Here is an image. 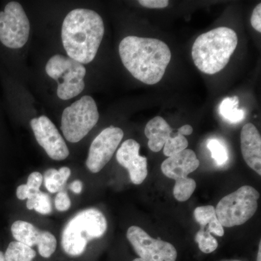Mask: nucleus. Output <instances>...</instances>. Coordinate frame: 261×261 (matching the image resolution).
Here are the masks:
<instances>
[{
	"label": "nucleus",
	"mask_w": 261,
	"mask_h": 261,
	"mask_svg": "<svg viewBox=\"0 0 261 261\" xmlns=\"http://www.w3.org/2000/svg\"><path fill=\"white\" fill-rule=\"evenodd\" d=\"M27 207L29 210H34L42 215L49 214L53 211L50 197L41 190L31 193L27 199Z\"/></svg>",
	"instance_id": "obj_21"
},
{
	"label": "nucleus",
	"mask_w": 261,
	"mask_h": 261,
	"mask_svg": "<svg viewBox=\"0 0 261 261\" xmlns=\"http://www.w3.org/2000/svg\"><path fill=\"white\" fill-rule=\"evenodd\" d=\"M260 195L254 187L243 186L225 196L216 207V214L223 227L240 226L249 221L257 209Z\"/></svg>",
	"instance_id": "obj_5"
},
{
	"label": "nucleus",
	"mask_w": 261,
	"mask_h": 261,
	"mask_svg": "<svg viewBox=\"0 0 261 261\" xmlns=\"http://www.w3.org/2000/svg\"><path fill=\"white\" fill-rule=\"evenodd\" d=\"M177 130V134L169 142L165 144L163 147V153L167 157H171L173 154L178 153L188 147V140L185 136L180 134L178 130Z\"/></svg>",
	"instance_id": "obj_24"
},
{
	"label": "nucleus",
	"mask_w": 261,
	"mask_h": 261,
	"mask_svg": "<svg viewBox=\"0 0 261 261\" xmlns=\"http://www.w3.org/2000/svg\"><path fill=\"white\" fill-rule=\"evenodd\" d=\"M31 127L38 143L55 161H63L69 155V149L59 130L48 117L33 118Z\"/></svg>",
	"instance_id": "obj_12"
},
{
	"label": "nucleus",
	"mask_w": 261,
	"mask_h": 261,
	"mask_svg": "<svg viewBox=\"0 0 261 261\" xmlns=\"http://www.w3.org/2000/svg\"><path fill=\"white\" fill-rule=\"evenodd\" d=\"M251 25L257 32H261V4L255 7L251 16Z\"/></svg>",
	"instance_id": "obj_28"
},
{
	"label": "nucleus",
	"mask_w": 261,
	"mask_h": 261,
	"mask_svg": "<svg viewBox=\"0 0 261 261\" xmlns=\"http://www.w3.org/2000/svg\"><path fill=\"white\" fill-rule=\"evenodd\" d=\"M32 192L33 190H30L27 185H20V186L17 188V197L20 200H27L29 195H31Z\"/></svg>",
	"instance_id": "obj_29"
},
{
	"label": "nucleus",
	"mask_w": 261,
	"mask_h": 261,
	"mask_svg": "<svg viewBox=\"0 0 261 261\" xmlns=\"http://www.w3.org/2000/svg\"><path fill=\"white\" fill-rule=\"evenodd\" d=\"M37 255L35 250L19 242H12L5 253V261H32Z\"/></svg>",
	"instance_id": "obj_19"
},
{
	"label": "nucleus",
	"mask_w": 261,
	"mask_h": 261,
	"mask_svg": "<svg viewBox=\"0 0 261 261\" xmlns=\"http://www.w3.org/2000/svg\"><path fill=\"white\" fill-rule=\"evenodd\" d=\"M195 240L198 244L199 248L204 253H211L219 246L217 240L205 228L202 227L197 233Z\"/></svg>",
	"instance_id": "obj_22"
},
{
	"label": "nucleus",
	"mask_w": 261,
	"mask_h": 261,
	"mask_svg": "<svg viewBox=\"0 0 261 261\" xmlns=\"http://www.w3.org/2000/svg\"><path fill=\"white\" fill-rule=\"evenodd\" d=\"M43 179L44 178H43L42 175L38 171H35L29 175L27 185L33 191H38V190H40L39 189L42 186Z\"/></svg>",
	"instance_id": "obj_26"
},
{
	"label": "nucleus",
	"mask_w": 261,
	"mask_h": 261,
	"mask_svg": "<svg viewBox=\"0 0 261 261\" xmlns=\"http://www.w3.org/2000/svg\"><path fill=\"white\" fill-rule=\"evenodd\" d=\"M132 261H145V260H142V259H141V258H136V259H135V260H132Z\"/></svg>",
	"instance_id": "obj_34"
},
{
	"label": "nucleus",
	"mask_w": 261,
	"mask_h": 261,
	"mask_svg": "<svg viewBox=\"0 0 261 261\" xmlns=\"http://www.w3.org/2000/svg\"><path fill=\"white\" fill-rule=\"evenodd\" d=\"M200 166V161L195 152L186 149L168 157L161 165V171L168 178L175 180L173 196L178 202H185L191 197L195 192L196 181L187 177Z\"/></svg>",
	"instance_id": "obj_8"
},
{
	"label": "nucleus",
	"mask_w": 261,
	"mask_h": 261,
	"mask_svg": "<svg viewBox=\"0 0 261 261\" xmlns=\"http://www.w3.org/2000/svg\"><path fill=\"white\" fill-rule=\"evenodd\" d=\"M105 33L100 15L89 9H75L65 17L62 25V42L69 58L88 64L97 55Z\"/></svg>",
	"instance_id": "obj_2"
},
{
	"label": "nucleus",
	"mask_w": 261,
	"mask_h": 261,
	"mask_svg": "<svg viewBox=\"0 0 261 261\" xmlns=\"http://www.w3.org/2000/svg\"><path fill=\"white\" fill-rule=\"evenodd\" d=\"M177 132L174 133L173 128L162 117H154L147 123L145 129V136L148 139L149 148L152 152H160L165 144L169 142Z\"/></svg>",
	"instance_id": "obj_16"
},
{
	"label": "nucleus",
	"mask_w": 261,
	"mask_h": 261,
	"mask_svg": "<svg viewBox=\"0 0 261 261\" xmlns=\"http://www.w3.org/2000/svg\"><path fill=\"white\" fill-rule=\"evenodd\" d=\"M140 144L129 139L122 144L116 154L117 161L128 170L130 181L136 185L142 184L148 174L147 158L140 155Z\"/></svg>",
	"instance_id": "obj_14"
},
{
	"label": "nucleus",
	"mask_w": 261,
	"mask_h": 261,
	"mask_svg": "<svg viewBox=\"0 0 261 261\" xmlns=\"http://www.w3.org/2000/svg\"><path fill=\"white\" fill-rule=\"evenodd\" d=\"M99 118L93 98L83 96L63 111L61 128L65 138L72 143L80 142L96 126Z\"/></svg>",
	"instance_id": "obj_6"
},
{
	"label": "nucleus",
	"mask_w": 261,
	"mask_h": 261,
	"mask_svg": "<svg viewBox=\"0 0 261 261\" xmlns=\"http://www.w3.org/2000/svg\"><path fill=\"white\" fill-rule=\"evenodd\" d=\"M30 23L23 7L10 2L0 12V41L10 49L23 47L28 42Z\"/></svg>",
	"instance_id": "obj_9"
},
{
	"label": "nucleus",
	"mask_w": 261,
	"mask_h": 261,
	"mask_svg": "<svg viewBox=\"0 0 261 261\" xmlns=\"http://www.w3.org/2000/svg\"><path fill=\"white\" fill-rule=\"evenodd\" d=\"M124 133L121 128L111 126L105 128L94 139L89 148L86 165L92 173H97L112 159Z\"/></svg>",
	"instance_id": "obj_11"
},
{
	"label": "nucleus",
	"mask_w": 261,
	"mask_h": 261,
	"mask_svg": "<svg viewBox=\"0 0 261 261\" xmlns=\"http://www.w3.org/2000/svg\"><path fill=\"white\" fill-rule=\"evenodd\" d=\"M239 98L237 96L225 98L220 106V113L225 120L230 123H236L242 121L245 117L243 110L239 109Z\"/></svg>",
	"instance_id": "obj_20"
},
{
	"label": "nucleus",
	"mask_w": 261,
	"mask_h": 261,
	"mask_svg": "<svg viewBox=\"0 0 261 261\" xmlns=\"http://www.w3.org/2000/svg\"><path fill=\"white\" fill-rule=\"evenodd\" d=\"M139 3L145 8L161 9L166 8L169 4V2L168 0H140Z\"/></svg>",
	"instance_id": "obj_27"
},
{
	"label": "nucleus",
	"mask_w": 261,
	"mask_h": 261,
	"mask_svg": "<svg viewBox=\"0 0 261 261\" xmlns=\"http://www.w3.org/2000/svg\"><path fill=\"white\" fill-rule=\"evenodd\" d=\"M236 32L219 27L201 34L192 46V56L197 68L213 75L224 69L238 46Z\"/></svg>",
	"instance_id": "obj_3"
},
{
	"label": "nucleus",
	"mask_w": 261,
	"mask_h": 261,
	"mask_svg": "<svg viewBox=\"0 0 261 261\" xmlns=\"http://www.w3.org/2000/svg\"><path fill=\"white\" fill-rule=\"evenodd\" d=\"M55 205L57 210L64 212L68 211L71 206L69 196L65 192H60L55 199Z\"/></svg>",
	"instance_id": "obj_25"
},
{
	"label": "nucleus",
	"mask_w": 261,
	"mask_h": 261,
	"mask_svg": "<svg viewBox=\"0 0 261 261\" xmlns=\"http://www.w3.org/2000/svg\"><path fill=\"white\" fill-rule=\"evenodd\" d=\"M71 171L69 168L62 167L59 170L49 168L44 173V185L50 193H56L61 190L69 178Z\"/></svg>",
	"instance_id": "obj_18"
},
{
	"label": "nucleus",
	"mask_w": 261,
	"mask_h": 261,
	"mask_svg": "<svg viewBox=\"0 0 261 261\" xmlns=\"http://www.w3.org/2000/svg\"><path fill=\"white\" fill-rule=\"evenodd\" d=\"M194 216L196 221L200 224L202 227L208 225L207 231L219 237H223L224 229L219 222L216 214V208L212 205L200 206L194 211Z\"/></svg>",
	"instance_id": "obj_17"
},
{
	"label": "nucleus",
	"mask_w": 261,
	"mask_h": 261,
	"mask_svg": "<svg viewBox=\"0 0 261 261\" xmlns=\"http://www.w3.org/2000/svg\"><path fill=\"white\" fill-rule=\"evenodd\" d=\"M234 261H238V260H234Z\"/></svg>",
	"instance_id": "obj_35"
},
{
	"label": "nucleus",
	"mask_w": 261,
	"mask_h": 261,
	"mask_svg": "<svg viewBox=\"0 0 261 261\" xmlns=\"http://www.w3.org/2000/svg\"><path fill=\"white\" fill-rule=\"evenodd\" d=\"M46 72L58 82V97L68 100L83 92L85 84V67L69 57L56 55L51 57L46 65Z\"/></svg>",
	"instance_id": "obj_7"
},
{
	"label": "nucleus",
	"mask_w": 261,
	"mask_h": 261,
	"mask_svg": "<svg viewBox=\"0 0 261 261\" xmlns=\"http://www.w3.org/2000/svg\"><path fill=\"white\" fill-rule=\"evenodd\" d=\"M119 55L130 74L148 85L162 80L171 59V50L166 43L135 36L123 39L119 44Z\"/></svg>",
	"instance_id": "obj_1"
},
{
	"label": "nucleus",
	"mask_w": 261,
	"mask_h": 261,
	"mask_svg": "<svg viewBox=\"0 0 261 261\" xmlns=\"http://www.w3.org/2000/svg\"><path fill=\"white\" fill-rule=\"evenodd\" d=\"M178 132L183 136H189L193 133V128L190 125H185L178 128Z\"/></svg>",
	"instance_id": "obj_31"
},
{
	"label": "nucleus",
	"mask_w": 261,
	"mask_h": 261,
	"mask_svg": "<svg viewBox=\"0 0 261 261\" xmlns=\"http://www.w3.org/2000/svg\"><path fill=\"white\" fill-rule=\"evenodd\" d=\"M11 232L17 242L29 247L37 245L39 255L44 258L51 257L56 252V237L49 231H41L31 223L16 221L12 225Z\"/></svg>",
	"instance_id": "obj_13"
},
{
	"label": "nucleus",
	"mask_w": 261,
	"mask_h": 261,
	"mask_svg": "<svg viewBox=\"0 0 261 261\" xmlns=\"http://www.w3.org/2000/svg\"><path fill=\"white\" fill-rule=\"evenodd\" d=\"M0 261H5V254L2 251H0Z\"/></svg>",
	"instance_id": "obj_33"
},
{
	"label": "nucleus",
	"mask_w": 261,
	"mask_h": 261,
	"mask_svg": "<svg viewBox=\"0 0 261 261\" xmlns=\"http://www.w3.org/2000/svg\"><path fill=\"white\" fill-rule=\"evenodd\" d=\"M207 147L210 150L211 157L218 166L226 164L228 160L227 149L219 140L211 139L207 142Z\"/></svg>",
	"instance_id": "obj_23"
},
{
	"label": "nucleus",
	"mask_w": 261,
	"mask_h": 261,
	"mask_svg": "<svg viewBox=\"0 0 261 261\" xmlns=\"http://www.w3.org/2000/svg\"><path fill=\"white\" fill-rule=\"evenodd\" d=\"M70 189L75 194H80L83 190V183L80 180H75L70 185Z\"/></svg>",
	"instance_id": "obj_30"
},
{
	"label": "nucleus",
	"mask_w": 261,
	"mask_h": 261,
	"mask_svg": "<svg viewBox=\"0 0 261 261\" xmlns=\"http://www.w3.org/2000/svg\"><path fill=\"white\" fill-rule=\"evenodd\" d=\"M107 228V219L100 211L94 207L84 209L65 225L62 232V247L67 255L80 256L85 251L89 242L102 238Z\"/></svg>",
	"instance_id": "obj_4"
},
{
	"label": "nucleus",
	"mask_w": 261,
	"mask_h": 261,
	"mask_svg": "<svg viewBox=\"0 0 261 261\" xmlns=\"http://www.w3.org/2000/svg\"><path fill=\"white\" fill-rule=\"evenodd\" d=\"M240 142L245 163L260 176L261 137L258 130L252 123H247L242 128Z\"/></svg>",
	"instance_id": "obj_15"
},
{
	"label": "nucleus",
	"mask_w": 261,
	"mask_h": 261,
	"mask_svg": "<svg viewBox=\"0 0 261 261\" xmlns=\"http://www.w3.org/2000/svg\"><path fill=\"white\" fill-rule=\"evenodd\" d=\"M127 239L140 258L145 261H176L177 251L171 243L154 239L139 226H132L126 233Z\"/></svg>",
	"instance_id": "obj_10"
},
{
	"label": "nucleus",
	"mask_w": 261,
	"mask_h": 261,
	"mask_svg": "<svg viewBox=\"0 0 261 261\" xmlns=\"http://www.w3.org/2000/svg\"><path fill=\"white\" fill-rule=\"evenodd\" d=\"M257 261H261V243H259V250L257 252Z\"/></svg>",
	"instance_id": "obj_32"
}]
</instances>
